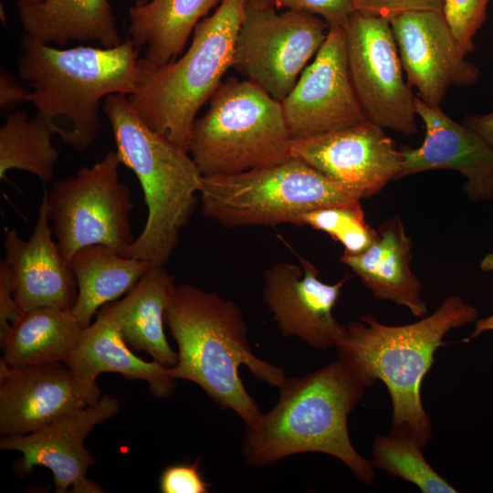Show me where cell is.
<instances>
[{
	"instance_id": "obj_4",
	"label": "cell",
	"mask_w": 493,
	"mask_h": 493,
	"mask_svg": "<svg viewBox=\"0 0 493 493\" xmlns=\"http://www.w3.org/2000/svg\"><path fill=\"white\" fill-rule=\"evenodd\" d=\"M138 52L130 37L115 47L60 49L25 34L17 74L33 88L29 101L37 112L53 120L57 116L69 119L71 127L59 137L82 152L100 132L102 100L136 90Z\"/></svg>"
},
{
	"instance_id": "obj_37",
	"label": "cell",
	"mask_w": 493,
	"mask_h": 493,
	"mask_svg": "<svg viewBox=\"0 0 493 493\" xmlns=\"http://www.w3.org/2000/svg\"><path fill=\"white\" fill-rule=\"evenodd\" d=\"M490 330H493V313L487 318L478 320L476 323L473 332L467 339H465L464 341L467 342L471 340L476 339L480 334Z\"/></svg>"
},
{
	"instance_id": "obj_27",
	"label": "cell",
	"mask_w": 493,
	"mask_h": 493,
	"mask_svg": "<svg viewBox=\"0 0 493 493\" xmlns=\"http://www.w3.org/2000/svg\"><path fill=\"white\" fill-rule=\"evenodd\" d=\"M63 132L53 119L39 112L31 119L22 110L10 113L0 128V178L5 180L9 170L18 169L44 184L50 182L59 157L51 137Z\"/></svg>"
},
{
	"instance_id": "obj_19",
	"label": "cell",
	"mask_w": 493,
	"mask_h": 493,
	"mask_svg": "<svg viewBox=\"0 0 493 493\" xmlns=\"http://www.w3.org/2000/svg\"><path fill=\"white\" fill-rule=\"evenodd\" d=\"M47 191L30 237L5 228V260L13 278V293L22 311L38 307L73 309L78 285L69 262L61 254L49 226Z\"/></svg>"
},
{
	"instance_id": "obj_5",
	"label": "cell",
	"mask_w": 493,
	"mask_h": 493,
	"mask_svg": "<svg viewBox=\"0 0 493 493\" xmlns=\"http://www.w3.org/2000/svg\"><path fill=\"white\" fill-rule=\"evenodd\" d=\"M102 110L121 164L137 176L148 211L128 257L164 267L194 211L204 175L188 152L147 126L128 95L107 96Z\"/></svg>"
},
{
	"instance_id": "obj_10",
	"label": "cell",
	"mask_w": 493,
	"mask_h": 493,
	"mask_svg": "<svg viewBox=\"0 0 493 493\" xmlns=\"http://www.w3.org/2000/svg\"><path fill=\"white\" fill-rule=\"evenodd\" d=\"M329 25L308 12L260 9L247 3L232 68L281 102L324 43Z\"/></svg>"
},
{
	"instance_id": "obj_29",
	"label": "cell",
	"mask_w": 493,
	"mask_h": 493,
	"mask_svg": "<svg viewBox=\"0 0 493 493\" xmlns=\"http://www.w3.org/2000/svg\"><path fill=\"white\" fill-rule=\"evenodd\" d=\"M295 226H307L325 232L344 246V253L358 254L379 237V232L365 220L361 204L329 205L299 215Z\"/></svg>"
},
{
	"instance_id": "obj_13",
	"label": "cell",
	"mask_w": 493,
	"mask_h": 493,
	"mask_svg": "<svg viewBox=\"0 0 493 493\" xmlns=\"http://www.w3.org/2000/svg\"><path fill=\"white\" fill-rule=\"evenodd\" d=\"M101 398L96 382L82 379L65 362L10 367L0 362V434L23 435Z\"/></svg>"
},
{
	"instance_id": "obj_34",
	"label": "cell",
	"mask_w": 493,
	"mask_h": 493,
	"mask_svg": "<svg viewBox=\"0 0 493 493\" xmlns=\"http://www.w3.org/2000/svg\"><path fill=\"white\" fill-rule=\"evenodd\" d=\"M21 313L13 293L12 272L4 259L0 262V343Z\"/></svg>"
},
{
	"instance_id": "obj_12",
	"label": "cell",
	"mask_w": 493,
	"mask_h": 493,
	"mask_svg": "<svg viewBox=\"0 0 493 493\" xmlns=\"http://www.w3.org/2000/svg\"><path fill=\"white\" fill-rule=\"evenodd\" d=\"M293 140L368 121L355 94L342 26H330L321 47L280 102Z\"/></svg>"
},
{
	"instance_id": "obj_16",
	"label": "cell",
	"mask_w": 493,
	"mask_h": 493,
	"mask_svg": "<svg viewBox=\"0 0 493 493\" xmlns=\"http://www.w3.org/2000/svg\"><path fill=\"white\" fill-rule=\"evenodd\" d=\"M389 22L406 81L425 103L439 107L451 86L477 82L479 68L466 59L443 13L406 12Z\"/></svg>"
},
{
	"instance_id": "obj_24",
	"label": "cell",
	"mask_w": 493,
	"mask_h": 493,
	"mask_svg": "<svg viewBox=\"0 0 493 493\" xmlns=\"http://www.w3.org/2000/svg\"><path fill=\"white\" fill-rule=\"evenodd\" d=\"M222 0H150L129 9V34L143 58L155 66L176 59L196 25Z\"/></svg>"
},
{
	"instance_id": "obj_32",
	"label": "cell",
	"mask_w": 493,
	"mask_h": 493,
	"mask_svg": "<svg viewBox=\"0 0 493 493\" xmlns=\"http://www.w3.org/2000/svg\"><path fill=\"white\" fill-rule=\"evenodd\" d=\"M354 11L368 13L391 20L396 16L414 11L443 13V0H351Z\"/></svg>"
},
{
	"instance_id": "obj_8",
	"label": "cell",
	"mask_w": 493,
	"mask_h": 493,
	"mask_svg": "<svg viewBox=\"0 0 493 493\" xmlns=\"http://www.w3.org/2000/svg\"><path fill=\"white\" fill-rule=\"evenodd\" d=\"M199 196L203 215L226 227L295 225L302 213L362 199L293 157L243 173L204 176Z\"/></svg>"
},
{
	"instance_id": "obj_11",
	"label": "cell",
	"mask_w": 493,
	"mask_h": 493,
	"mask_svg": "<svg viewBox=\"0 0 493 493\" xmlns=\"http://www.w3.org/2000/svg\"><path fill=\"white\" fill-rule=\"evenodd\" d=\"M343 28L351 83L367 120L406 136L417 133L414 96L390 22L353 11Z\"/></svg>"
},
{
	"instance_id": "obj_35",
	"label": "cell",
	"mask_w": 493,
	"mask_h": 493,
	"mask_svg": "<svg viewBox=\"0 0 493 493\" xmlns=\"http://www.w3.org/2000/svg\"><path fill=\"white\" fill-rule=\"evenodd\" d=\"M31 92L22 87L5 70L0 72V107L9 110L30 100Z\"/></svg>"
},
{
	"instance_id": "obj_14",
	"label": "cell",
	"mask_w": 493,
	"mask_h": 493,
	"mask_svg": "<svg viewBox=\"0 0 493 493\" xmlns=\"http://www.w3.org/2000/svg\"><path fill=\"white\" fill-rule=\"evenodd\" d=\"M291 157L351 189L362 199L397 180L403 163L402 151L383 128L370 121L292 140Z\"/></svg>"
},
{
	"instance_id": "obj_33",
	"label": "cell",
	"mask_w": 493,
	"mask_h": 493,
	"mask_svg": "<svg viewBox=\"0 0 493 493\" xmlns=\"http://www.w3.org/2000/svg\"><path fill=\"white\" fill-rule=\"evenodd\" d=\"M208 488L209 485L199 471L198 462L170 466L160 477L163 493H206Z\"/></svg>"
},
{
	"instance_id": "obj_38",
	"label": "cell",
	"mask_w": 493,
	"mask_h": 493,
	"mask_svg": "<svg viewBox=\"0 0 493 493\" xmlns=\"http://www.w3.org/2000/svg\"><path fill=\"white\" fill-rule=\"evenodd\" d=\"M480 268L483 271L493 272V253H488L482 258Z\"/></svg>"
},
{
	"instance_id": "obj_1",
	"label": "cell",
	"mask_w": 493,
	"mask_h": 493,
	"mask_svg": "<svg viewBox=\"0 0 493 493\" xmlns=\"http://www.w3.org/2000/svg\"><path fill=\"white\" fill-rule=\"evenodd\" d=\"M338 359L302 377L286 378L279 398L253 425L246 426L242 453L247 465L262 467L300 453H323L343 462L364 484L375 477L372 460L353 447L348 416L367 388Z\"/></svg>"
},
{
	"instance_id": "obj_18",
	"label": "cell",
	"mask_w": 493,
	"mask_h": 493,
	"mask_svg": "<svg viewBox=\"0 0 493 493\" xmlns=\"http://www.w3.org/2000/svg\"><path fill=\"white\" fill-rule=\"evenodd\" d=\"M416 115L425 125L423 143L402 150L398 179L431 170H454L467 182L464 189L473 201L493 196V147L470 128L458 123L439 107L414 97Z\"/></svg>"
},
{
	"instance_id": "obj_15",
	"label": "cell",
	"mask_w": 493,
	"mask_h": 493,
	"mask_svg": "<svg viewBox=\"0 0 493 493\" xmlns=\"http://www.w3.org/2000/svg\"><path fill=\"white\" fill-rule=\"evenodd\" d=\"M346 280L322 281L315 266L303 258L300 266L279 262L263 273V300L284 336L325 350L336 347L346 334V326L333 316Z\"/></svg>"
},
{
	"instance_id": "obj_30",
	"label": "cell",
	"mask_w": 493,
	"mask_h": 493,
	"mask_svg": "<svg viewBox=\"0 0 493 493\" xmlns=\"http://www.w3.org/2000/svg\"><path fill=\"white\" fill-rule=\"evenodd\" d=\"M491 0H443V15L467 56L476 48L474 37L487 19Z\"/></svg>"
},
{
	"instance_id": "obj_17",
	"label": "cell",
	"mask_w": 493,
	"mask_h": 493,
	"mask_svg": "<svg viewBox=\"0 0 493 493\" xmlns=\"http://www.w3.org/2000/svg\"><path fill=\"white\" fill-rule=\"evenodd\" d=\"M120 410L118 399L104 394L83 409L58 418L48 425L23 435L2 436L0 448L16 450L23 456V468L42 466L51 470L56 492L71 488L75 493H101L103 488L87 477L95 463L84 441L99 424L113 417Z\"/></svg>"
},
{
	"instance_id": "obj_20",
	"label": "cell",
	"mask_w": 493,
	"mask_h": 493,
	"mask_svg": "<svg viewBox=\"0 0 493 493\" xmlns=\"http://www.w3.org/2000/svg\"><path fill=\"white\" fill-rule=\"evenodd\" d=\"M379 237L358 254L344 253L340 261L349 267L378 299L407 308L416 317L427 312L422 286L411 268L412 240L395 215L379 227Z\"/></svg>"
},
{
	"instance_id": "obj_2",
	"label": "cell",
	"mask_w": 493,
	"mask_h": 493,
	"mask_svg": "<svg viewBox=\"0 0 493 493\" xmlns=\"http://www.w3.org/2000/svg\"><path fill=\"white\" fill-rule=\"evenodd\" d=\"M164 320L178 347L171 377L194 383L246 426L255 425L263 414L246 392L239 368L246 366L258 381L276 387L287 377L282 367L253 353L239 307L217 293L182 284L175 288Z\"/></svg>"
},
{
	"instance_id": "obj_26",
	"label": "cell",
	"mask_w": 493,
	"mask_h": 493,
	"mask_svg": "<svg viewBox=\"0 0 493 493\" xmlns=\"http://www.w3.org/2000/svg\"><path fill=\"white\" fill-rule=\"evenodd\" d=\"M69 265L78 285L72 311L83 328L91 323L104 305L127 294L152 267L104 245L82 247L71 257Z\"/></svg>"
},
{
	"instance_id": "obj_6",
	"label": "cell",
	"mask_w": 493,
	"mask_h": 493,
	"mask_svg": "<svg viewBox=\"0 0 493 493\" xmlns=\"http://www.w3.org/2000/svg\"><path fill=\"white\" fill-rule=\"evenodd\" d=\"M247 0H222L194 27L186 52L167 64L137 61V88L129 100L149 128L189 152L199 110L232 68Z\"/></svg>"
},
{
	"instance_id": "obj_25",
	"label": "cell",
	"mask_w": 493,
	"mask_h": 493,
	"mask_svg": "<svg viewBox=\"0 0 493 493\" xmlns=\"http://www.w3.org/2000/svg\"><path fill=\"white\" fill-rule=\"evenodd\" d=\"M83 329L71 309L47 306L22 311L0 343L2 360L15 368L65 362Z\"/></svg>"
},
{
	"instance_id": "obj_7",
	"label": "cell",
	"mask_w": 493,
	"mask_h": 493,
	"mask_svg": "<svg viewBox=\"0 0 493 493\" xmlns=\"http://www.w3.org/2000/svg\"><path fill=\"white\" fill-rule=\"evenodd\" d=\"M196 118L189 153L204 176L233 174L292 158L281 103L248 79L230 78Z\"/></svg>"
},
{
	"instance_id": "obj_39",
	"label": "cell",
	"mask_w": 493,
	"mask_h": 493,
	"mask_svg": "<svg viewBox=\"0 0 493 493\" xmlns=\"http://www.w3.org/2000/svg\"><path fill=\"white\" fill-rule=\"evenodd\" d=\"M45 0H16L18 8L30 7L43 3Z\"/></svg>"
},
{
	"instance_id": "obj_21",
	"label": "cell",
	"mask_w": 493,
	"mask_h": 493,
	"mask_svg": "<svg viewBox=\"0 0 493 493\" xmlns=\"http://www.w3.org/2000/svg\"><path fill=\"white\" fill-rule=\"evenodd\" d=\"M118 323L103 306L96 320L83 329L79 342L65 362L77 375L96 382L98 375L116 372L131 380L144 381L159 398L171 395L175 380L170 367L137 357L128 347Z\"/></svg>"
},
{
	"instance_id": "obj_28",
	"label": "cell",
	"mask_w": 493,
	"mask_h": 493,
	"mask_svg": "<svg viewBox=\"0 0 493 493\" xmlns=\"http://www.w3.org/2000/svg\"><path fill=\"white\" fill-rule=\"evenodd\" d=\"M423 446L410 433L393 427L372 444V463L387 474L416 486L424 493H456L422 454Z\"/></svg>"
},
{
	"instance_id": "obj_31",
	"label": "cell",
	"mask_w": 493,
	"mask_h": 493,
	"mask_svg": "<svg viewBox=\"0 0 493 493\" xmlns=\"http://www.w3.org/2000/svg\"><path fill=\"white\" fill-rule=\"evenodd\" d=\"M247 3L260 9H288L314 14L324 19L329 27H344L354 11L351 0H247Z\"/></svg>"
},
{
	"instance_id": "obj_9",
	"label": "cell",
	"mask_w": 493,
	"mask_h": 493,
	"mask_svg": "<svg viewBox=\"0 0 493 493\" xmlns=\"http://www.w3.org/2000/svg\"><path fill=\"white\" fill-rule=\"evenodd\" d=\"M121 164L110 151L92 166L57 180L47 192L48 218L58 246L69 262L84 246L104 245L128 257L135 238L130 188L120 180Z\"/></svg>"
},
{
	"instance_id": "obj_40",
	"label": "cell",
	"mask_w": 493,
	"mask_h": 493,
	"mask_svg": "<svg viewBox=\"0 0 493 493\" xmlns=\"http://www.w3.org/2000/svg\"><path fill=\"white\" fill-rule=\"evenodd\" d=\"M150 0H134V5H136V6H139V5H145L146 3H148Z\"/></svg>"
},
{
	"instance_id": "obj_22",
	"label": "cell",
	"mask_w": 493,
	"mask_h": 493,
	"mask_svg": "<svg viewBox=\"0 0 493 493\" xmlns=\"http://www.w3.org/2000/svg\"><path fill=\"white\" fill-rule=\"evenodd\" d=\"M175 288L173 276L164 267L152 266L124 298L104 305L131 348L170 368L178 355L166 339L163 324Z\"/></svg>"
},
{
	"instance_id": "obj_36",
	"label": "cell",
	"mask_w": 493,
	"mask_h": 493,
	"mask_svg": "<svg viewBox=\"0 0 493 493\" xmlns=\"http://www.w3.org/2000/svg\"><path fill=\"white\" fill-rule=\"evenodd\" d=\"M493 147V111L467 116L462 122Z\"/></svg>"
},
{
	"instance_id": "obj_23",
	"label": "cell",
	"mask_w": 493,
	"mask_h": 493,
	"mask_svg": "<svg viewBox=\"0 0 493 493\" xmlns=\"http://www.w3.org/2000/svg\"><path fill=\"white\" fill-rule=\"evenodd\" d=\"M18 15L26 35L44 44L96 41L110 48L123 42L109 0H45Z\"/></svg>"
},
{
	"instance_id": "obj_3",
	"label": "cell",
	"mask_w": 493,
	"mask_h": 493,
	"mask_svg": "<svg viewBox=\"0 0 493 493\" xmlns=\"http://www.w3.org/2000/svg\"><path fill=\"white\" fill-rule=\"evenodd\" d=\"M478 310L452 295L422 320L400 326L379 322L372 314L346 325L336 346L339 359L351 367L368 387L377 380L392 400V426L413 435L425 447L432 436V424L422 398L423 380L451 330L477 320Z\"/></svg>"
}]
</instances>
